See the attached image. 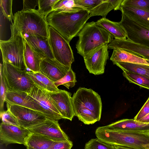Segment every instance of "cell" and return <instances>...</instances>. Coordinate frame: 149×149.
Returning a JSON list of instances; mask_svg holds the SVG:
<instances>
[{
	"instance_id": "cell-1",
	"label": "cell",
	"mask_w": 149,
	"mask_h": 149,
	"mask_svg": "<svg viewBox=\"0 0 149 149\" xmlns=\"http://www.w3.org/2000/svg\"><path fill=\"white\" fill-rule=\"evenodd\" d=\"M90 18L89 12L82 9L72 12L53 11L47 16L46 19L49 26L70 42L74 37L77 36Z\"/></svg>"
},
{
	"instance_id": "cell-2",
	"label": "cell",
	"mask_w": 149,
	"mask_h": 149,
	"mask_svg": "<svg viewBox=\"0 0 149 149\" xmlns=\"http://www.w3.org/2000/svg\"><path fill=\"white\" fill-rule=\"evenodd\" d=\"M95 134L99 139L112 145L149 149V132L114 130L102 126L96 129Z\"/></svg>"
},
{
	"instance_id": "cell-3",
	"label": "cell",
	"mask_w": 149,
	"mask_h": 149,
	"mask_svg": "<svg viewBox=\"0 0 149 149\" xmlns=\"http://www.w3.org/2000/svg\"><path fill=\"white\" fill-rule=\"evenodd\" d=\"M77 36L79 37L76 45L77 53L83 57L103 45L111 43L114 38L93 21L86 23Z\"/></svg>"
},
{
	"instance_id": "cell-4",
	"label": "cell",
	"mask_w": 149,
	"mask_h": 149,
	"mask_svg": "<svg viewBox=\"0 0 149 149\" xmlns=\"http://www.w3.org/2000/svg\"><path fill=\"white\" fill-rule=\"evenodd\" d=\"M12 23L23 37L36 35L48 37L49 26L45 18L38 10L18 11L15 14Z\"/></svg>"
},
{
	"instance_id": "cell-5",
	"label": "cell",
	"mask_w": 149,
	"mask_h": 149,
	"mask_svg": "<svg viewBox=\"0 0 149 149\" xmlns=\"http://www.w3.org/2000/svg\"><path fill=\"white\" fill-rule=\"evenodd\" d=\"M10 29L11 36L9 39L0 41L3 62L12 65L20 70H27L24 58V37L12 23Z\"/></svg>"
},
{
	"instance_id": "cell-6",
	"label": "cell",
	"mask_w": 149,
	"mask_h": 149,
	"mask_svg": "<svg viewBox=\"0 0 149 149\" xmlns=\"http://www.w3.org/2000/svg\"><path fill=\"white\" fill-rule=\"evenodd\" d=\"M48 38L54 58L63 65L71 68L74 58L70 42L50 26Z\"/></svg>"
},
{
	"instance_id": "cell-7",
	"label": "cell",
	"mask_w": 149,
	"mask_h": 149,
	"mask_svg": "<svg viewBox=\"0 0 149 149\" xmlns=\"http://www.w3.org/2000/svg\"><path fill=\"white\" fill-rule=\"evenodd\" d=\"M74 110L84 109L92 111L100 120L102 104L100 96L91 88L79 87L72 97Z\"/></svg>"
},
{
	"instance_id": "cell-8",
	"label": "cell",
	"mask_w": 149,
	"mask_h": 149,
	"mask_svg": "<svg viewBox=\"0 0 149 149\" xmlns=\"http://www.w3.org/2000/svg\"><path fill=\"white\" fill-rule=\"evenodd\" d=\"M2 65L8 91L26 92L33 84L26 74L27 70H20L4 62Z\"/></svg>"
},
{
	"instance_id": "cell-9",
	"label": "cell",
	"mask_w": 149,
	"mask_h": 149,
	"mask_svg": "<svg viewBox=\"0 0 149 149\" xmlns=\"http://www.w3.org/2000/svg\"><path fill=\"white\" fill-rule=\"evenodd\" d=\"M26 93L39 105L47 118L56 120L63 119L48 92L33 84Z\"/></svg>"
},
{
	"instance_id": "cell-10",
	"label": "cell",
	"mask_w": 149,
	"mask_h": 149,
	"mask_svg": "<svg viewBox=\"0 0 149 149\" xmlns=\"http://www.w3.org/2000/svg\"><path fill=\"white\" fill-rule=\"evenodd\" d=\"M118 24L123 28L129 40L149 48V29L142 26L122 13Z\"/></svg>"
},
{
	"instance_id": "cell-11",
	"label": "cell",
	"mask_w": 149,
	"mask_h": 149,
	"mask_svg": "<svg viewBox=\"0 0 149 149\" xmlns=\"http://www.w3.org/2000/svg\"><path fill=\"white\" fill-rule=\"evenodd\" d=\"M6 103L7 109L17 118L19 126L29 129L42 123L47 118L43 113L29 108Z\"/></svg>"
},
{
	"instance_id": "cell-12",
	"label": "cell",
	"mask_w": 149,
	"mask_h": 149,
	"mask_svg": "<svg viewBox=\"0 0 149 149\" xmlns=\"http://www.w3.org/2000/svg\"><path fill=\"white\" fill-rule=\"evenodd\" d=\"M108 44L103 45L84 57L85 66L90 73L98 75L104 73L107 61L109 58Z\"/></svg>"
},
{
	"instance_id": "cell-13",
	"label": "cell",
	"mask_w": 149,
	"mask_h": 149,
	"mask_svg": "<svg viewBox=\"0 0 149 149\" xmlns=\"http://www.w3.org/2000/svg\"><path fill=\"white\" fill-rule=\"evenodd\" d=\"M32 133L29 129L13 125L1 123L0 125V141L6 146L12 143L26 146L28 138Z\"/></svg>"
},
{
	"instance_id": "cell-14",
	"label": "cell",
	"mask_w": 149,
	"mask_h": 149,
	"mask_svg": "<svg viewBox=\"0 0 149 149\" xmlns=\"http://www.w3.org/2000/svg\"><path fill=\"white\" fill-rule=\"evenodd\" d=\"M29 130L33 133L43 135L55 142L70 141L61 128L58 120L47 118L43 122Z\"/></svg>"
},
{
	"instance_id": "cell-15",
	"label": "cell",
	"mask_w": 149,
	"mask_h": 149,
	"mask_svg": "<svg viewBox=\"0 0 149 149\" xmlns=\"http://www.w3.org/2000/svg\"><path fill=\"white\" fill-rule=\"evenodd\" d=\"M49 93L63 119L72 121L75 116L71 93L62 90L59 92H49Z\"/></svg>"
},
{
	"instance_id": "cell-16",
	"label": "cell",
	"mask_w": 149,
	"mask_h": 149,
	"mask_svg": "<svg viewBox=\"0 0 149 149\" xmlns=\"http://www.w3.org/2000/svg\"><path fill=\"white\" fill-rule=\"evenodd\" d=\"M40 72L53 82L62 78L71 68L65 66L55 59L43 58L40 63Z\"/></svg>"
},
{
	"instance_id": "cell-17",
	"label": "cell",
	"mask_w": 149,
	"mask_h": 149,
	"mask_svg": "<svg viewBox=\"0 0 149 149\" xmlns=\"http://www.w3.org/2000/svg\"><path fill=\"white\" fill-rule=\"evenodd\" d=\"M109 49H120L146 59H149V48L132 42L127 39H113L108 44Z\"/></svg>"
},
{
	"instance_id": "cell-18",
	"label": "cell",
	"mask_w": 149,
	"mask_h": 149,
	"mask_svg": "<svg viewBox=\"0 0 149 149\" xmlns=\"http://www.w3.org/2000/svg\"><path fill=\"white\" fill-rule=\"evenodd\" d=\"M5 102L10 104L18 105L29 108L44 114L43 110L38 103L25 92L8 90Z\"/></svg>"
},
{
	"instance_id": "cell-19",
	"label": "cell",
	"mask_w": 149,
	"mask_h": 149,
	"mask_svg": "<svg viewBox=\"0 0 149 149\" xmlns=\"http://www.w3.org/2000/svg\"><path fill=\"white\" fill-rule=\"evenodd\" d=\"M103 127L114 130L149 132V123H143L134 119L121 120Z\"/></svg>"
},
{
	"instance_id": "cell-20",
	"label": "cell",
	"mask_w": 149,
	"mask_h": 149,
	"mask_svg": "<svg viewBox=\"0 0 149 149\" xmlns=\"http://www.w3.org/2000/svg\"><path fill=\"white\" fill-rule=\"evenodd\" d=\"M24 37L33 49L43 58L55 59L48 38L36 35Z\"/></svg>"
},
{
	"instance_id": "cell-21",
	"label": "cell",
	"mask_w": 149,
	"mask_h": 149,
	"mask_svg": "<svg viewBox=\"0 0 149 149\" xmlns=\"http://www.w3.org/2000/svg\"><path fill=\"white\" fill-rule=\"evenodd\" d=\"M24 39V58L27 68L34 73L39 72L40 63L43 58L36 52Z\"/></svg>"
},
{
	"instance_id": "cell-22",
	"label": "cell",
	"mask_w": 149,
	"mask_h": 149,
	"mask_svg": "<svg viewBox=\"0 0 149 149\" xmlns=\"http://www.w3.org/2000/svg\"><path fill=\"white\" fill-rule=\"evenodd\" d=\"M110 60L113 62L126 63L149 66L146 60L124 50L113 49Z\"/></svg>"
},
{
	"instance_id": "cell-23",
	"label": "cell",
	"mask_w": 149,
	"mask_h": 149,
	"mask_svg": "<svg viewBox=\"0 0 149 149\" xmlns=\"http://www.w3.org/2000/svg\"><path fill=\"white\" fill-rule=\"evenodd\" d=\"M26 74L33 84L48 92H58L61 90L57 87L54 82L40 72L34 73L27 71Z\"/></svg>"
},
{
	"instance_id": "cell-24",
	"label": "cell",
	"mask_w": 149,
	"mask_h": 149,
	"mask_svg": "<svg viewBox=\"0 0 149 149\" xmlns=\"http://www.w3.org/2000/svg\"><path fill=\"white\" fill-rule=\"evenodd\" d=\"M120 10L127 16L149 29V12L136 8L121 6Z\"/></svg>"
},
{
	"instance_id": "cell-25",
	"label": "cell",
	"mask_w": 149,
	"mask_h": 149,
	"mask_svg": "<svg viewBox=\"0 0 149 149\" xmlns=\"http://www.w3.org/2000/svg\"><path fill=\"white\" fill-rule=\"evenodd\" d=\"M123 0H104L89 12V17L101 16L106 18L108 13L113 10H120Z\"/></svg>"
},
{
	"instance_id": "cell-26",
	"label": "cell",
	"mask_w": 149,
	"mask_h": 149,
	"mask_svg": "<svg viewBox=\"0 0 149 149\" xmlns=\"http://www.w3.org/2000/svg\"><path fill=\"white\" fill-rule=\"evenodd\" d=\"M96 22L98 25L111 34L114 39L122 40L127 38L126 33L118 22L111 21L106 18H102Z\"/></svg>"
},
{
	"instance_id": "cell-27",
	"label": "cell",
	"mask_w": 149,
	"mask_h": 149,
	"mask_svg": "<svg viewBox=\"0 0 149 149\" xmlns=\"http://www.w3.org/2000/svg\"><path fill=\"white\" fill-rule=\"evenodd\" d=\"M54 142L43 135L32 133L27 139L26 146L34 149H48Z\"/></svg>"
},
{
	"instance_id": "cell-28",
	"label": "cell",
	"mask_w": 149,
	"mask_h": 149,
	"mask_svg": "<svg viewBox=\"0 0 149 149\" xmlns=\"http://www.w3.org/2000/svg\"><path fill=\"white\" fill-rule=\"evenodd\" d=\"M113 64L116 65L123 71H130L138 73L149 79V65L123 62H113Z\"/></svg>"
},
{
	"instance_id": "cell-29",
	"label": "cell",
	"mask_w": 149,
	"mask_h": 149,
	"mask_svg": "<svg viewBox=\"0 0 149 149\" xmlns=\"http://www.w3.org/2000/svg\"><path fill=\"white\" fill-rule=\"evenodd\" d=\"M82 9H84L75 4L74 0H58L54 6L52 12H72Z\"/></svg>"
},
{
	"instance_id": "cell-30",
	"label": "cell",
	"mask_w": 149,
	"mask_h": 149,
	"mask_svg": "<svg viewBox=\"0 0 149 149\" xmlns=\"http://www.w3.org/2000/svg\"><path fill=\"white\" fill-rule=\"evenodd\" d=\"M123 74L130 83L149 90V79L141 74L128 71H123Z\"/></svg>"
},
{
	"instance_id": "cell-31",
	"label": "cell",
	"mask_w": 149,
	"mask_h": 149,
	"mask_svg": "<svg viewBox=\"0 0 149 149\" xmlns=\"http://www.w3.org/2000/svg\"><path fill=\"white\" fill-rule=\"evenodd\" d=\"M77 82L75 74L71 68L64 77L54 83L57 87L63 85L69 89L74 87Z\"/></svg>"
},
{
	"instance_id": "cell-32",
	"label": "cell",
	"mask_w": 149,
	"mask_h": 149,
	"mask_svg": "<svg viewBox=\"0 0 149 149\" xmlns=\"http://www.w3.org/2000/svg\"><path fill=\"white\" fill-rule=\"evenodd\" d=\"M58 0H39L38 9L39 13L45 18L52 12L54 6Z\"/></svg>"
},
{
	"instance_id": "cell-33",
	"label": "cell",
	"mask_w": 149,
	"mask_h": 149,
	"mask_svg": "<svg viewBox=\"0 0 149 149\" xmlns=\"http://www.w3.org/2000/svg\"><path fill=\"white\" fill-rule=\"evenodd\" d=\"M121 6L133 7L149 12V0H123Z\"/></svg>"
},
{
	"instance_id": "cell-34",
	"label": "cell",
	"mask_w": 149,
	"mask_h": 149,
	"mask_svg": "<svg viewBox=\"0 0 149 149\" xmlns=\"http://www.w3.org/2000/svg\"><path fill=\"white\" fill-rule=\"evenodd\" d=\"M84 149H116L114 146L104 143L97 138L91 139L85 144Z\"/></svg>"
},
{
	"instance_id": "cell-35",
	"label": "cell",
	"mask_w": 149,
	"mask_h": 149,
	"mask_svg": "<svg viewBox=\"0 0 149 149\" xmlns=\"http://www.w3.org/2000/svg\"><path fill=\"white\" fill-rule=\"evenodd\" d=\"M0 110L3 111L7 88L5 80L2 64H0Z\"/></svg>"
},
{
	"instance_id": "cell-36",
	"label": "cell",
	"mask_w": 149,
	"mask_h": 149,
	"mask_svg": "<svg viewBox=\"0 0 149 149\" xmlns=\"http://www.w3.org/2000/svg\"><path fill=\"white\" fill-rule=\"evenodd\" d=\"M12 0H0V8L5 17L12 22L14 15L12 11Z\"/></svg>"
},
{
	"instance_id": "cell-37",
	"label": "cell",
	"mask_w": 149,
	"mask_h": 149,
	"mask_svg": "<svg viewBox=\"0 0 149 149\" xmlns=\"http://www.w3.org/2000/svg\"><path fill=\"white\" fill-rule=\"evenodd\" d=\"M0 117L2 123L20 126L16 118L8 109L0 111Z\"/></svg>"
},
{
	"instance_id": "cell-38",
	"label": "cell",
	"mask_w": 149,
	"mask_h": 149,
	"mask_svg": "<svg viewBox=\"0 0 149 149\" xmlns=\"http://www.w3.org/2000/svg\"><path fill=\"white\" fill-rule=\"evenodd\" d=\"M72 142L70 141L54 142L48 149H71Z\"/></svg>"
},
{
	"instance_id": "cell-39",
	"label": "cell",
	"mask_w": 149,
	"mask_h": 149,
	"mask_svg": "<svg viewBox=\"0 0 149 149\" xmlns=\"http://www.w3.org/2000/svg\"><path fill=\"white\" fill-rule=\"evenodd\" d=\"M149 113V97L134 119L138 121Z\"/></svg>"
},
{
	"instance_id": "cell-40",
	"label": "cell",
	"mask_w": 149,
	"mask_h": 149,
	"mask_svg": "<svg viewBox=\"0 0 149 149\" xmlns=\"http://www.w3.org/2000/svg\"><path fill=\"white\" fill-rule=\"evenodd\" d=\"M39 0L23 1V10H35L36 6H38Z\"/></svg>"
},
{
	"instance_id": "cell-41",
	"label": "cell",
	"mask_w": 149,
	"mask_h": 149,
	"mask_svg": "<svg viewBox=\"0 0 149 149\" xmlns=\"http://www.w3.org/2000/svg\"><path fill=\"white\" fill-rule=\"evenodd\" d=\"M138 121L143 123H149V113L144 117L139 120Z\"/></svg>"
},
{
	"instance_id": "cell-42",
	"label": "cell",
	"mask_w": 149,
	"mask_h": 149,
	"mask_svg": "<svg viewBox=\"0 0 149 149\" xmlns=\"http://www.w3.org/2000/svg\"><path fill=\"white\" fill-rule=\"evenodd\" d=\"M116 149H133L128 147L118 146H114Z\"/></svg>"
},
{
	"instance_id": "cell-43",
	"label": "cell",
	"mask_w": 149,
	"mask_h": 149,
	"mask_svg": "<svg viewBox=\"0 0 149 149\" xmlns=\"http://www.w3.org/2000/svg\"><path fill=\"white\" fill-rule=\"evenodd\" d=\"M26 147V149H34L33 148H32L29 147L27 146Z\"/></svg>"
},
{
	"instance_id": "cell-44",
	"label": "cell",
	"mask_w": 149,
	"mask_h": 149,
	"mask_svg": "<svg viewBox=\"0 0 149 149\" xmlns=\"http://www.w3.org/2000/svg\"><path fill=\"white\" fill-rule=\"evenodd\" d=\"M147 62L149 63V59H146Z\"/></svg>"
}]
</instances>
